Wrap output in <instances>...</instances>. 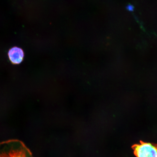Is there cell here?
<instances>
[{
    "instance_id": "1",
    "label": "cell",
    "mask_w": 157,
    "mask_h": 157,
    "mask_svg": "<svg viewBox=\"0 0 157 157\" xmlns=\"http://www.w3.org/2000/svg\"><path fill=\"white\" fill-rule=\"evenodd\" d=\"M0 157H34L24 143L17 139L0 143Z\"/></svg>"
},
{
    "instance_id": "2",
    "label": "cell",
    "mask_w": 157,
    "mask_h": 157,
    "mask_svg": "<svg viewBox=\"0 0 157 157\" xmlns=\"http://www.w3.org/2000/svg\"><path fill=\"white\" fill-rule=\"evenodd\" d=\"M137 157H157V146L150 143L141 142L133 146Z\"/></svg>"
},
{
    "instance_id": "3",
    "label": "cell",
    "mask_w": 157,
    "mask_h": 157,
    "mask_svg": "<svg viewBox=\"0 0 157 157\" xmlns=\"http://www.w3.org/2000/svg\"><path fill=\"white\" fill-rule=\"evenodd\" d=\"M8 55L10 61L13 64H21L24 58L23 50L17 47H13L10 49Z\"/></svg>"
},
{
    "instance_id": "4",
    "label": "cell",
    "mask_w": 157,
    "mask_h": 157,
    "mask_svg": "<svg viewBox=\"0 0 157 157\" xmlns=\"http://www.w3.org/2000/svg\"><path fill=\"white\" fill-rule=\"evenodd\" d=\"M127 9L129 11H132L133 10V7L132 5H128L127 6Z\"/></svg>"
}]
</instances>
